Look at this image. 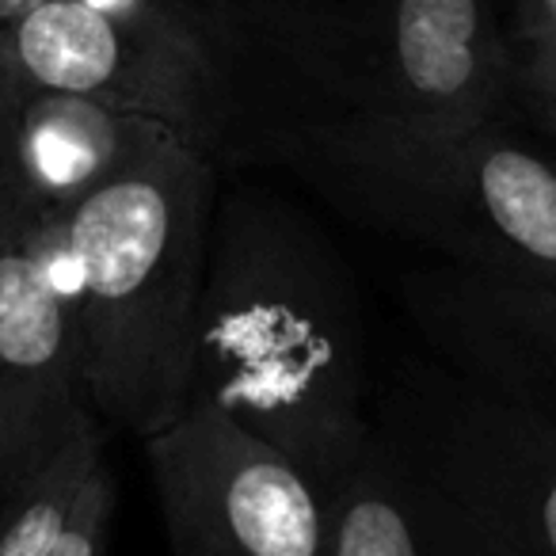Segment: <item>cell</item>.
I'll list each match as a JSON object with an SVG mask.
<instances>
[{"instance_id":"6da1fadb","label":"cell","mask_w":556,"mask_h":556,"mask_svg":"<svg viewBox=\"0 0 556 556\" xmlns=\"http://www.w3.org/2000/svg\"><path fill=\"white\" fill-rule=\"evenodd\" d=\"M187 401L240 419L320 495L370 442V340L355 278L320 225L275 191H217Z\"/></svg>"},{"instance_id":"7a4b0ae2","label":"cell","mask_w":556,"mask_h":556,"mask_svg":"<svg viewBox=\"0 0 556 556\" xmlns=\"http://www.w3.org/2000/svg\"><path fill=\"white\" fill-rule=\"evenodd\" d=\"M217 161L168 138L62 217L88 408L146 442L184 412Z\"/></svg>"},{"instance_id":"3957f363","label":"cell","mask_w":556,"mask_h":556,"mask_svg":"<svg viewBox=\"0 0 556 556\" xmlns=\"http://www.w3.org/2000/svg\"><path fill=\"white\" fill-rule=\"evenodd\" d=\"M255 138L366 229L472 275L556 287V164L503 118L462 134L320 118Z\"/></svg>"},{"instance_id":"277c9868","label":"cell","mask_w":556,"mask_h":556,"mask_svg":"<svg viewBox=\"0 0 556 556\" xmlns=\"http://www.w3.org/2000/svg\"><path fill=\"white\" fill-rule=\"evenodd\" d=\"M31 88L161 118L225 161L232 92L199 0H42L0 35Z\"/></svg>"},{"instance_id":"5b68a950","label":"cell","mask_w":556,"mask_h":556,"mask_svg":"<svg viewBox=\"0 0 556 556\" xmlns=\"http://www.w3.org/2000/svg\"><path fill=\"white\" fill-rule=\"evenodd\" d=\"M374 431L526 556H556V427L442 363L374 386Z\"/></svg>"},{"instance_id":"8992f818","label":"cell","mask_w":556,"mask_h":556,"mask_svg":"<svg viewBox=\"0 0 556 556\" xmlns=\"http://www.w3.org/2000/svg\"><path fill=\"white\" fill-rule=\"evenodd\" d=\"M141 446L172 556H332L313 480L217 404L187 401Z\"/></svg>"},{"instance_id":"52a82bcc","label":"cell","mask_w":556,"mask_h":556,"mask_svg":"<svg viewBox=\"0 0 556 556\" xmlns=\"http://www.w3.org/2000/svg\"><path fill=\"white\" fill-rule=\"evenodd\" d=\"M88 412L62 217L0 244V500Z\"/></svg>"},{"instance_id":"ba28073f","label":"cell","mask_w":556,"mask_h":556,"mask_svg":"<svg viewBox=\"0 0 556 556\" xmlns=\"http://www.w3.org/2000/svg\"><path fill=\"white\" fill-rule=\"evenodd\" d=\"M515 88V42L495 0H386V58L366 123L462 134L500 123Z\"/></svg>"},{"instance_id":"9c48e42d","label":"cell","mask_w":556,"mask_h":556,"mask_svg":"<svg viewBox=\"0 0 556 556\" xmlns=\"http://www.w3.org/2000/svg\"><path fill=\"white\" fill-rule=\"evenodd\" d=\"M401 302L442 366L556 427V287L446 263L404 275Z\"/></svg>"},{"instance_id":"30bf717a","label":"cell","mask_w":556,"mask_h":556,"mask_svg":"<svg viewBox=\"0 0 556 556\" xmlns=\"http://www.w3.org/2000/svg\"><path fill=\"white\" fill-rule=\"evenodd\" d=\"M332 556H526L378 431L325 495Z\"/></svg>"},{"instance_id":"8fae6325","label":"cell","mask_w":556,"mask_h":556,"mask_svg":"<svg viewBox=\"0 0 556 556\" xmlns=\"http://www.w3.org/2000/svg\"><path fill=\"white\" fill-rule=\"evenodd\" d=\"M168 138L184 134L115 103L27 85L16 146L20 232L65 217Z\"/></svg>"},{"instance_id":"7c38bea8","label":"cell","mask_w":556,"mask_h":556,"mask_svg":"<svg viewBox=\"0 0 556 556\" xmlns=\"http://www.w3.org/2000/svg\"><path fill=\"white\" fill-rule=\"evenodd\" d=\"M103 457V419L88 408L70 442L0 500V556H54L73 503Z\"/></svg>"},{"instance_id":"4fadbf2b","label":"cell","mask_w":556,"mask_h":556,"mask_svg":"<svg viewBox=\"0 0 556 556\" xmlns=\"http://www.w3.org/2000/svg\"><path fill=\"white\" fill-rule=\"evenodd\" d=\"M27 80L0 42V244L20 237V111H24Z\"/></svg>"},{"instance_id":"5bb4252c","label":"cell","mask_w":556,"mask_h":556,"mask_svg":"<svg viewBox=\"0 0 556 556\" xmlns=\"http://www.w3.org/2000/svg\"><path fill=\"white\" fill-rule=\"evenodd\" d=\"M111 518H115V477H111V465L103 457L88 472L85 488L73 503V515L65 522L54 556H108Z\"/></svg>"},{"instance_id":"9a60e30c","label":"cell","mask_w":556,"mask_h":556,"mask_svg":"<svg viewBox=\"0 0 556 556\" xmlns=\"http://www.w3.org/2000/svg\"><path fill=\"white\" fill-rule=\"evenodd\" d=\"M510 103H518L556 141V35L553 39L515 42Z\"/></svg>"},{"instance_id":"2e32d148","label":"cell","mask_w":556,"mask_h":556,"mask_svg":"<svg viewBox=\"0 0 556 556\" xmlns=\"http://www.w3.org/2000/svg\"><path fill=\"white\" fill-rule=\"evenodd\" d=\"M556 0H515V42L553 39Z\"/></svg>"},{"instance_id":"e0dca14e","label":"cell","mask_w":556,"mask_h":556,"mask_svg":"<svg viewBox=\"0 0 556 556\" xmlns=\"http://www.w3.org/2000/svg\"><path fill=\"white\" fill-rule=\"evenodd\" d=\"M42 0H0V35L9 31V27H16L20 20L27 16L31 9H39Z\"/></svg>"}]
</instances>
